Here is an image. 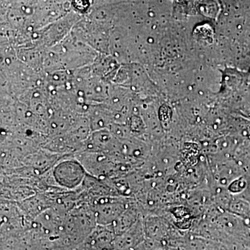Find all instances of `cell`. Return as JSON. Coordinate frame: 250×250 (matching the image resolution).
<instances>
[{
    "mask_svg": "<svg viewBox=\"0 0 250 250\" xmlns=\"http://www.w3.org/2000/svg\"><path fill=\"white\" fill-rule=\"evenodd\" d=\"M85 176L84 167L77 159L61 161L53 170V177L57 183L67 189L80 187L84 182Z\"/></svg>",
    "mask_w": 250,
    "mask_h": 250,
    "instance_id": "cell-1",
    "label": "cell"
},
{
    "mask_svg": "<svg viewBox=\"0 0 250 250\" xmlns=\"http://www.w3.org/2000/svg\"><path fill=\"white\" fill-rule=\"evenodd\" d=\"M124 212V207L118 200L103 197L95 206V213L97 222L103 225L114 223Z\"/></svg>",
    "mask_w": 250,
    "mask_h": 250,
    "instance_id": "cell-2",
    "label": "cell"
}]
</instances>
